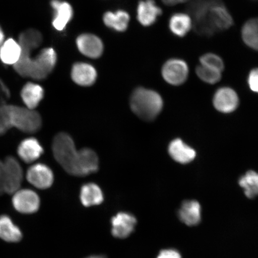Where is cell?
<instances>
[{
	"label": "cell",
	"instance_id": "1",
	"mask_svg": "<svg viewBox=\"0 0 258 258\" xmlns=\"http://www.w3.org/2000/svg\"><path fill=\"white\" fill-rule=\"evenodd\" d=\"M52 151L57 162L71 175L83 177L98 170L99 159L95 151L90 148L77 150L69 134L62 132L54 137Z\"/></svg>",
	"mask_w": 258,
	"mask_h": 258
},
{
	"label": "cell",
	"instance_id": "2",
	"mask_svg": "<svg viewBox=\"0 0 258 258\" xmlns=\"http://www.w3.org/2000/svg\"><path fill=\"white\" fill-rule=\"evenodd\" d=\"M186 9L194 30L202 36L212 37L234 25L233 17L221 0H191Z\"/></svg>",
	"mask_w": 258,
	"mask_h": 258
},
{
	"label": "cell",
	"instance_id": "3",
	"mask_svg": "<svg viewBox=\"0 0 258 258\" xmlns=\"http://www.w3.org/2000/svg\"><path fill=\"white\" fill-rule=\"evenodd\" d=\"M130 105L132 111L138 117L151 121L162 110L163 101L159 93L154 90L138 88L131 95Z\"/></svg>",
	"mask_w": 258,
	"mask_h": 258
},
{
	"label": "cell",
	"instance_id": "4",
	"mask_svg": "<svg viewBox=\"0 0 258 258\" xmlns=\"http://www.w3.org/2000/svg\"><path fill=\"white\" fill-rule=\"evenodd\" d=\"M0 109L7 117L11 127H15L24 133L34 134L40 131L42 119L35 109L14 105L5 104Z\"/></svg>",
	"mask_w": 258,
	"mask_h": 258
},
{
	"label": "cell",
	"instance_id": "5",
	"mask_svg": "<svg viewBox=\"0 0 258 258\" xmlns=\"http://www.w3.org/2000/svg\"><path fill=\"white\" fill-rule=\"evenodd\" d=\"M57 56L52 48H44L35 58H32L29 78L44 80L52 72L56 66Z\"/></svg>",
	"mask_w": 258,
	"mask_h": 258
},
{
	"label": "cell",
	"instance_id": "6",
	"mask_svg": "<svg viewBox=\"0 0 258 258\" xmlns=\"http://www.w3.org/2000/svg\"><path fill=\"white\" fill-rule=\"evenodd\" d=\"M5 193L13 195L20 189L24 173L20 163L12 156L6 158L3 161Z\"/></svg>",
	"mask_w": 258,
	"mask_h": 258
},
{
	"label": "cell",
	"instance_id": "7",
	"mask_svg": "<svg viewBox=\"0 0 258 258\" xmlns=\"http://www.w3.org/2000/svg\"><path fill=\"white\" fill-rule=\"evenodd\" d=\"M188 64L179 58H171L163 64L161 69L163 78L171 85L179 86L185 82L188 78Z\"/></svg>",
	"mask_w": 258,
	"mask_h": 258
},
{
	"label": "cell",
	"instance_id": "8",
	"mask_svg": "<svg viewBox=\"0 0 258 258\" xmlns=\"http://www.w3.org/2000/svg\"><path fill=\"white\" fill-rule=\"evenodd\" d=\"M12 204L14 208L23 214H32L38 211L40 199L37 194L31 189H19L13 194Z\"/></svg>",
	"mask_w": 258,
	"mask_h": 258
},
{
	"label": "cell",
	"instance_id": "9",
	"mask_svg": "<svg viewBox=\"0 0 258 258\" xmlns=\"http://www.w3.org/2000/svg\"><path fill=\"white\" fill-rule=\"evenodd\" d=\"M26 177L31 185L40 189L50 188L54 181L52 170L49 167L41 163L31 166L27 170Z\"/></svg>",
	"mask_w": 258,
	"mask_h": 258
},
{
	"label": "cell",
	"instance_id": "10",
	"mask_svg": "<svg viewBox=\"0 0 258 258\" xmlns=\"http://www.w3.org/2000/svg\"><path fill=\"white\" fill-rule=\"evenodd\" d=\"M111 234L115 238L124 239L133 233L137 224L135 216L128 212H119L111 219Z\"/></svg>",
	"mask_w": 258,
	"mask_h": 258
},
{
	"label": "cell",
	"instance_id": "11",
	"mask_svg": "<svg viewBox=\"0 0 258 258\" xmlns=\"http://www.w3.org/2000/svg\"><path fill=\"white\" fill-rule=\"evenodd\" d=\"M163 11L154 0H141L137 8V19L141 25L149 27L154 25Z\"/></svg>",
	"mask_w": 258,
	"mask_h": 258
},
{
	"label": "cell",
	"instance_id": "12",
	"mask_svg": "<svg viewBox=\"0 0 258 258\" xmlns=\"http://www.w3.org/2000/svg\"><path fill=\"white\" fill-rule=\"evenodd\" d=\"M238 95L234 90L229 88L219 89L214 97V105L218 111L230 113L236 109L238 105Z\"/></svg>",
	"mask_w": 258,
	"mask_h": 258
},
{
	"label": "cell",
	"instance_id": "13",
	"mask_svg": "<svg viewBox=\"0 0 258 258\" xmlns=\"http://www.w3.org/2000/svg\"><path fill=\"white\" fill-rule=\"evenodd\" d=\"M179 220L189 227H193L201 223L202 207L196 201H185L177 211Z\"/></svg>",
	"mask_w": 258,
	"mask_h": 258
},
{
	"label": "cell",
	"instance_id": "14",
	"mask_svg": "<svg viewBox=\"0 0 258 258\" xmlns=\"http://www.w3.org/2000/svg\"><path fill=\"white\" fill-rule=\"evenodd\" d=\"M77 45L80 52L90 58H98L103 52L102 42L92 34L81 35L77 40Z\"/></svg>",
	"mask_w": 258,
	"mask_h": 258
},
{
	"label": "cell",
	"instance_id": "15",
	"mask_svg": "<svg viewBox=\"0 0 258 258\" xmlns=\"http://www.w3.org/2000/svg\"><path fill=\"white\" fill-rule=\"evenodd\" d=\"M44 152L43 148L36 139L30 138L22 141L18 148L20 159L27 163L34 162Z\"/></svg>",
	"mask_w": 258,
	"mask_h": 258
},
{
	"label": "cell",
	"instance_id": "16",
	"mask_svg": "<svg viewBox=\"0 0 258 258\" xmlns=\"http://www.w3.org/2000/svg\"><path fill=\"white\" fill-rule=\"evenodd\" d=\"M72 78L79 86H90L96 82V71L91 64L77 63L73 67Z\"/></svg>",
	"mask_w": 258,
	"mask_h": 258
},
{
	"label": "cell",
	"instance_id": "17",
	"mask_svg": "<svg viewBox=\"0 0 258 258\" xmlns=\"http://www.w3.org/2000/svg\"><path fill=\"white\" fill-rule=\"evenodd\" d=\"M168 151L170 156L174 160L181 164L191 162L196 156L195 150L186 145L180 139H176L171 142Z\"/></svg>",
	"mask_w": 258,
	"mask_h": 258
},
{
	"label": "cell",
	"instance_id": "18",
	"mask_svg": "<svg viewBox=\"0 0 258 258\" xmlns=\"http://www.w3.org/2000/svg\"><path fill=\"white\" fill-rule=\"evenodd\" d=\"M168 27L170 31L175 36L184 37L192 28V19L188 14L175 13L171 15Z\"/></svg>",
	"mask_w": 258,
	"mask_h": 258
},
{
	"label": "cell",
	"instance_id": "19",
	"mask_svg": "<svg viewBox=\"0 0 258 258\" xmlns=\"http://www.w3.org/2000/svg\"><path fill=\"white\" fill-rule=\"evenodd\" d=\"M44 90L37 84L28 83L21 90V96L26 107L35 109L44 98Z\"/></svg>",
	"mask_w": 258,
	"mask_h": 258
},
{
	"label": "cell",
	"instance_id": "20",
	"mask_svg": "<svg viewBox=\"0 0 258 258\" xmlns=\"http://www.w3.org/2000/svg\"><path fill=\"white\" fill-rule=\"evenodd\" d=\"M51 5L56 12L53 21V27L58 31H62L73 17L72 6L68 3L58 0H53Z\"/></svg>",
	"mask_w": 258,
	"mask_h": 258
},
{
	"label": "cell",
	"instance_id": "21",
	"mask_svg": "<svg viewBox=\"0 0 258 258\" xmlns=\"http://www.w3.org/2000/svg\"><path fill=\"white\" fill-rule=\"evenodd\" d=\"M0 238L9 243H17L22 238L20 228L8 215L0 216Z\"/></svg>",
	"mask_w": 258,
	"mask_h": 258
},
{
	"label": "cell",
	"instance_id": "22",
	"mask_svg": "<svg viewBox=\"0 0 258 258\" xmlns=\"http://www.w3.org/2000/svg\"><path fill=\"white\" fill-rule=\"evenodd\" d=\"M80 200L85 207L101 205L104 201V195L101 188L94 183L84 185L80 191Z\"/></svg>",
	"mask_w": 258,
	"mask_h": 258
},
{
	"label": "cell",
	"instance_id": "23",
	"mask_svg": "<svg viewBox=\"0 0 258 258\" xmlns=\"http://www.w3.org/2000/svg\"><path fill=\"white\" fill-rule=\"evenodd\" d=\"M21 54L20 45L12 38L5 41L0 47V59L6 64L14 66L20 58Z\"/></svg>",
	"mask_w": 258,
	"mask_h": 258
},
{
	"label": "cell",
	"instance_id": "24",
	"mask_svg": "<svg viewBox=\"0 0 258 258\" xmlns=\"http://www.w3.org/2000/svg\"><path fill=\"white\" fill-rule=\"evenodd\" d=\"M241 38L248 47L253 50L258 48V23L256 18L247 20L241 28Z\"/></svg>",
	"mask_w": 258,
	"mask_h": 258
},
{
	"label": "cell",
	"instance_id": "25",
	"mask_svg": "<svg viewBox=\"0 0 258 258\" xmlns=\"http://www.w3.org/2000/svg\"><path fill=\"white\" fill-rule=\"evenodd\" d=\"M104 21L107 27L119 32H123L127 30L130 16L123 11H118L115 13L109 12L104 15Z\"/></svg>",
	"mask_w": 258,
	"mask_h": 258
},
{
	"label": "cell",
	"instance_id": "26",
	"mask_svg": "<svg viewBox=\"0 0 258 258\" xmlns=\"http://www.w3.org/2000/svg\"><path fill=\"white\" fill-rule=\"evenodd\" d=\"M238 183L243 188L244 195L248 199L256 198L258 192V176L255 172L252 170L247 172L240 177Z\"/></svg>",
	"mask_w": 258,
	"mask_h": 258
},
{
	"label": "cell",
	"instance_id": "27",
	"mask_svg": "<svg viewBox=\"0 0 258 258\" xmlns=\"http://www.w3.org/2000/svg\"><path fill=\"white\" fill-rule=\"evenodd\" d=\"M196 73L203 82L209 84L217 83L221 80L222 77L221 72L202 64L197 67Z\"/></svg>",
	"mask_w": 258,
	"mask_h": 258
},
{
	"label": "cell",
	"instance_id": "28",
	"mask_svg": "<svg viewBox=\"0 0 258 258\" xmlns=\"http://www.w3.org/2000/svg\"><path fill=\"white\" fill-rule=\"evenodd\" d=\"M199 60L202 66L217 70L221 73L224 70V61L217 54L213 53H205L200 57Z\"/></svg>",
	"mask_w": 258,
	"mask_h": 258
},
{
	"label": "cell",
	"instance_id": "29",
	"mask_svg": "<svg viewBox=\"0 0 258 258\" xmlns=\"http://www.w3.org/2000/svg\"><path fill=\"white\" fill-rule=\"evenodd\" d=\"M258 71L257 69H254L251 71L248 76V84L250 89L254 92H257L258 90Z\"/></svg>",
	"mask_w": 258,
	"mask_h": 258
},
{
	"label": "cell",
	"instance_id": "30",
	"mask_svg": "<svg viewBox=\"0 0 258 258\" xmlns=\"http://www.w3.org/2000/svg\"><path fill=\"white\" fill-rule=\"evenodd\" d=\"M11 128L7 117L0 109V136L5 134Z\"/></svg>",
	"mask_w": 258,
	"mask_h": 258
},
{
	"label": "cell",
	"instance_id": "31",
	"mask_svg": "<svg viewBox=\"0 0 258 258\" xmlns=\"http://www.w3.org/2000/svg\"><path fill=\"white\" fill-rule=\"evenodd\" d=\"M157 258H182V256L176 250L164 249L160 251Z\"/></svg>",
	"mask_w": 258,
	"mask_h": 258
},
{
	"label": "cell",
	"instance_id": "32",
	"mask_svg": "<svg viewBox=\"0 0 258 258\" xmlns=\"http://www.w3.org/2000/svg\"><path fill=\"white\" fill-rule=\"evenodd\" d=\"M5 193L4 172H3V161L0 160V196Z\"/></svg>",
	"mask_w": 258,
	"mask_h": 258
},
{
	"label": "cell",
	"instance_id": "33",
	"mask_svg": "<svg viewBox=\"0 0 258 258\" xmlns=\"http://www.w3.org/2000/svg\"><path fill=\"white\" fill-rule=\"evenodd\" d=\"M164 5L166 6H173L177 5L182 4L189 0H161Z\"/></svg>",
	"mask_w": 258,
	"mask_h": 258
},
{
	"label": "cell",
	"instance_id": "34",
	"mask_svg": "<svg viewBox=\"0 0 258 258\" xmlns=\"http://www.w3.org/2000/svg\"><path fill=\"white\" fill-rule=\"evenodd\" d=\"M5 41V35L3 33V32L2 30L1 27H0V47H1L2 45Z\"/></svg>",
	"mask_w": 258,
	"mask_h": 258
},
{
	"label": "cell",
	"instance_id": "35",
	"mask_svg": "<svg viewBox=\"0 0 258 258\" xmlns=\"http://www.w3.org/2000/svg\"><path fill=\"white\" fill-rule=\"evenodd\" d=\"M87 258H106L104 256L102 255H94L91 256Z\"/></svg>",
	"mask_w": 258,
	"mask_h": 258
}]
</instances>
